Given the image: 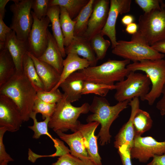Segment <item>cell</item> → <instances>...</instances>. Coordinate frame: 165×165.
<instances>
[{"label": "cell", "instance_id": "6da1fadb", "mask_svg": "<svg viewBox=\"0 0 165 165\" xmlns=\"http://www.w3.org/2000/svg\"><path fill=\"white\" fill-rule=\"evenodd\" d=\"M128 59L117 60L109 59L102 64L94 67L89 66L78 70L66 79L114 85V82L124 80L130 71L127 68L130 64Z\"/></svg>", "mask_w": 165, "mask_h": 165}, {"label": "cell", "instance_id": "7a4b0ae2", "mask_svg": "<svg viewBox=\"0 0 165 165\" xmlns=\"http://www.w3.org/2000/svg\"><path fill=\"white\" fill-rule=\"evenodd\" d=\"M37 90L23 72L16 73L8 82L0 86V94L11 99L19 108L24 121L30 118Z\"/></svg>", "mask_w": 165, "mask_h": 165}, {"label": "cell", "instance_id": "3957f363", "mask_svg": "<svg viewBox=\"0 0 165 165\" xmlns=\"http://www.w3.org/2000/svg\"><path fill=\"white\" fill-rule=\"evenodd\" d=\"M130 101L127 100L119 102L111 106L104 97H94L89 108V111L93 113L88 116L86 120L88 123L97 122L101 125L97 136L99 138L101 145L110 142L111 137L109 133L110 127L119 113L127 107Z\"/></svg>", "mask_w": 165, "mask_h": 165}, {"label": "cell", "instance_id": "277c9868", "mask_svg": "<svg viewBox=\"0 0 165 165\" xmlns=\"http://www.w3.org/2000/svg\"><path fill=\"white\" fill-rule=\"evenodd\" d=\"M90 105L85 103L81 106L76 107L67 101L64 96L56 104L53 114L50 118L48 127L55 132H66L69 130L75 132L81 123L77 119L81 114L88 113Z\"/></svg>", "mask_w": 165, "mask_h": 165}, {"label": "cell", "instance_id": "5b68a950", "mask_svg": "<svg viewBox=\"0 0 165 165\" xmlns=\"http://www.w3.org/2000/svg\"><path fill=\"white\" fill-rule=\"evenodd\" d=\"M112 53L133 62L145 60L163 59L165 55L149 46L140 33L132 35L129 41L118 40Z\"/></svg>", "mask_w": 165, "mask_h": 165}, {"label": "cell", "instance_id": "8992f818", "mask_svg": "<svg viewBox=\"0 0 165 165\" xmlns=\"http://www.w3.org/2000/svg\"><path fill=\"white\" fill-rule=\"evenodd\" d=\"M127 68L130 72L141 71L148 75L152 87L145 101H147L149 105H152L161 94L165 83V60H143L130 64Z\"/></svg>", "mask_w": 165, "mask_h": 165}, {"label": "cell", "instance_id": "52a82bcc", "mask_svg": "<svg viewBox=\"0 0 165 165\" xmlns=\"http://www.w3.org/2000/svg\"><path fill=\"white\" fill-rule=\"evenodd\" d=\"M151 82L146 74L131 71L126 79L115 85L116 92L114 97L118 102L129 101L135 97H140L142 101L150 90Z\"/></svg>", "mask_w": 165, "mask_h": 165}, {"label": "cell", "instance_id": "ba28073f", "mask_svg": "<svg viewBox=\"0 0 165 165\" xmlns=\"http://www.w3.org/2000/svg\"><path fill=\"white\" fill-rule=\"evenodd\" d=\"M163 4L162 2L161 9L144 13L139 18L138 31L151 46L165 40V10Z\"/></svg>", "mask_w": 165, "mask_h": 165}, {"label": "cell", "instance_id": "9c48e42d", "mask_svg": "<svg viewBox=\"0 0 165 165\" xmlns=\"http://www.w3.org/2000/svg\"><path fill=\"white\" fill-rule=\"evenodd\" d=\"M13 1L14 3L10 6L13 14L10 28L18 39L27 42L33 23L31 11L32 0Z\"/></svg>", "mask_w": 165, "mask_h": 165}, {"label": "cell", "instance_id": "30bf717a", "mask_svg": "<svg viewBox=\"0 0 165 165\" xmlns=\"http://www.w3.org/2000/svg\"><path fill=\"white\" fill-rule=\"evenodd\" d=\"M33 23L27 40L28 52L38 58L44 53L47 46L48 27L50 22L47 16L41 20L31 11Z\"/></svg>", "mask_w": 165, "mask_h": 165}, {"label": "cell", "instance_id": "8fae6325", "mask_svg": "<svg viewBox=\"0 0 165 165\" xmlns=\"http://www.w3.org/2000/svg\"><path fill=\"white\" fill-rule=\"evenodd\" d=\"M130 153L131 159L146 163L155 155L165 154V140L160 142L151 136H135Z\"/></svg>", "mask_w": 165, "mask_h": 165}, {"label": "cell", "instance_id": "7c38bea8", "mask_svg": "<svg viewBox=\"0 0 165 165\" xmlns=\"http://www.w3.org/2000/svg\"><path fill=\"white\" fill-rule=\"evenodd\" d=\"M24 122L17 105L8 97L0 94V127L11 132L18 130Z\"/></svg>", "mask_w": 165, "mask_h": 165}, {"label": "cell", "instance_id": "4fadbf2b", "mask_svg": "<svg viewBox=\"0 0 165 165\" xmlns=\"http://www.w3.org/2000/svg\"><path fill=\"white\" fill-rule=\"evenodd\" d=\"M108 15L106 24L101 33L109 38L112 48L115 47L117 42L116 29V23L119 14L130 11L132 3L131 0H110Z\"/></svg>", "mask_w": 165, "mask_h": 165}, {"label": "cell", "instance_id": "5bb4252c", "mask_svg": "<svg viewBox=\"0 0 165 165\" xmlns=\"http://www.w3.org/2000/svg\"><path fill=\"white\" fill-rule=\"evenodd\" d=\"M108 0H95L86 31L82 36L89 41L101 33L106 24L110 7Z\"/></svg>", "mask_w": 165, "mask_h": 165}, {"label": "cell", "instance_id": "9a60e30c", "mask_svg": "<svg viewBox=\"0 0 165 165\" xmlns=\"http://www.w3.org/2000/svg\"><path fill=\"white\" fill-rule=\"evenodd\" d=\"M129 105L131 108L130 117L115 137L114 146L117 149L122 145H125L130 149L133 145L134 138L133 119L136 112L139 108V98H133L130 101Z\"/></svg>", "mask_w": 165, "mask_h": 165}, {"label": "cell", "instance_id": "2e32d148", "mask_svg": "<svg viewBox=\"0 0 165 165\" xmlns=\"http://www.w3.org/2000/svg\"><path fill=\"white\" fill-rule=\"evenodd\" d=\"M27 53L32 59L35 69L42 82L45 91H50L59 83L61 74L53 67L27 51Z\"/></svg>", "mask_w": 165, "mask_h": 165}, {"label": "cell", "instance_id": "e0dca14e", "mask_svg": "<svg viewBox=\"0 0 165 165\" xmlns=\"http://www.w3.org/2000/svg\"><path fill=\"white\" fill-rule=\"evenodd\" d=\"M5 49L8 50L13 59L16 72L22 73L23 59L28 51L27 42L18 39L15 32L12 30L7 35L5 43Z\"/></svg>", "mask_w": 165, "mask_h": 165}, {"label": "cell", "instance_id": "ac0fdd59", "mask_svg": "<svg viewBox=\"0 0 165 165\" xmlns=\"http://www.w3.org/2000/svg\"><path fill=\"white\" fill-rule=\"evenodd\" d=\"M99 124L96 121L86 124L80 123L78 128V130L81 133L84 139L88 154L96 165H102L101 159L98 151L97 137L94 135L96 129Z\"/></svg>", "mask_w": 165, "mask_h": 165}, {"label": "cell", "instance_id": "d6986e66", "mask_svg": "<svg viewBox=\"0 0 165 165\" xmlns=\"http://www.w3.org/2000/svg\"><path fill=\"white\" fill-rule=\"evenodd\" d=\"M56 133L69 146L70 153L72 155L82 160H91L86 149L84 139L79 131L77 130L71 134H65L59 131Z\"/></svg>", "mask_w": 165, "mask_h": 165}, {"label": "cell", "instance_id": "ffe728a7", "mask_svg": "<svg viewBox=\"0 0 165 165\" xmlns=\"http://www.w3.org/2000/svg\"><path fill=\"white\" fill-rule=\"evenodd\" d=\"M48 35L46 48L38 58L52 66L61 74L63 68V57L55 39L48 29Z\"/></svg>", "mask_w": 165, "mask_h": 165}, {"label": "cell", "instance_id": "44dd1931", "mask_svg": "<svg viewBox=\"0 0 165 165\" xmlns=\"http://www.w3.org/2000/svg\"><path fill=\"white\" fill-rule=\"evenodd\" d=\"M66 55L73 53L82 57L89 62L90 66H96L98 61L90 42L83 36H74L70 45L65 48Z\"/></svg>", "mask_w": 165, "mask_h": 165}, {"label": "cell", "instance_id": "7402d4cb", "mask_svg": "<svg viewBox=\"0 0 165 165\" xmlns=\"http://www.w3.org/2000/svg\"><path fill=\"white\" fill-rule=\"evenodd\" d=\"M67 55L63 60V68L60 81L56 86L50 91L58 88L60 84L74 72L90 66L89 63L86 59L80 57L77 54L70 53Z\"/></svg>", "mask_w": 165, "mask_h": 165}, {"label": "cell", "instance_id": "603a6c76", "mask_svg": "<svg viewBox=\"0 0 165 165\" xmlns=\"http://www.w3.org/2000/svg\"><path fill=\"white\" fill-rule=\"evenodd\" d=\"M60 8L58 6H50L47 16L51 23L53 35L61 51L63 58L66 54L64 45V37L62 32L60 21Z\"/></svg>", "mask_w": 165, "mask_h": 165}, {"label": "cell", "instance_id": "cb8c5ba5", "mask_svg": "<svg viewBox=\"0 0 165 165\" xmlns=\"http://www.w3.org/2000/svg\"><path fill=\"white\" fill-rule=\"evenodd\" d=\"M16 69L13 59L6 49L0 50V86L11 79Z\"/></svg>", "mask_w": 165, "mask_h": 165}, {"label": "cell", "instance_id": "d4e9b609", "mask_svg": "<svg viewBox=\"0 0 165 165\" xmlns=\"http://www.w3.org/2000/svg\"><path fill=\"white\" fill-rule=\"evenodd\" d=\"M60 7V21L64 37V45L66 47L70 45L74 37L76 22L71 18L65 8Z\"/></svg>", "mask_w": 165, "mask_h": 165}, {"label": "cell", "instance_id": "484cf974", "mask_svg": "<svg viewBox=\"0 0 165 165\" xmlns=\"http://www.w3.org/2000/svg\"><path fill=\"white\" fill-rule=\"evenodd\" d=\"M83 83V81L82 80H71L66 79L60 84L59 87L64 92L66 100L71 103L81 98Z\"/></svg>", "mask_w": 165, "mask_h": 165}, {"label": "cell", "instance_id": "4316f807", "mask_svg": "<svg viewBox=\"0 0 165 165\" xmlns=\"http://www.w3.org/2000/svg\"><path fill=\"white\" fill-rule=\"evenodd\" d=\"M95 0H90L78 16L73 20L75 21L74 36H82L86 31L89 21L92 13Z\"/></svg>", "mask_w": 165, "mask_h": 165}, {"label": "cell", "instance_id": "83f0119b", "mask_svg": "<svg viewBox=\"0 0 165 165\" xmlns=\"http://www.w3.org/2000/svg\"><path fill=\"white\" fill-rule=\"evenodd\" d=\"M23 72L32 84L37 91H45L44 85L38 74L33 62L27 53L23 60Z\"/></svg>", "mask_w": 165, "mask_h": 165}, {"label": "cell", "instance_id": "f1b7e54d", "mask_svg": "<svg viewBox=\"0 0 165 165\" xmlns=\"http://www.w3.org/2000/svg\"><path fill=\"white\" fill-rule=\"evenodd\" d=\"M153 121L147 112L138 109L133 119L134 137L141 136L149 130L152 126Z\"/></svg>", "mask_w": 165, "mask_h": 165}, {"label": "cell", "instance_id": "f546056e", "mask_svg": "<svg viewBox=\"0 0 165 165\" xmlns=\"http://www.w3.org/2000/svg\"><path fill=\"white\" fill-rule=\"evenodd\" d=\"M90 0H50V7L58 6L64 7L68 13L71 18H75Z\"/></svg>", "mask_w": 165, "mask_h": 165}, {"label": "cell", "instance_id": "4dcf8cb0", "mask_svg": "<svg viewBox=\"0 0 165 165\" xmlns=\"http://www.w3.org/2000/svg\"><path fill=\"white\" fill-rule=\"evenodd\" d=\"M36 114L33 112L31 113L30 118L33 120V125L28 127L29 129L34 132L33 138L37 139H39L42 135H46L51 138L54 144V147H56L58 144L59 139L53 138L48 131V124L50 118H47L43 121L38 122L36 118Z\"/></svg>", "mask_w": 165, "mask_h": 165}, {"label": "cell", "instance_id": "1f68e13d", "mask_svg": "<svg viewBox=\"0 0 165 165\" xmlns=\"http://www.w3.org/2000/svg\"><path fill=\"white\" fill-rule=\"evenodd\" d=\"M90 42L97 60L103 59L111 45V42L104 39L101 33L93 37Z\"/></svg>", "mask_w": 165, "mask_h": 165}, {"label": "cell", "instance_id": "d6a6232c", "mask_svg": "<svg viewBox=\"0 0 165 165\" xmlns=\"http://www.w3.org/2000/svg\"><path fill=\"white\" fill-rule=\"evenodd\" d=\"M115 85H107L83 81L82 95L93 94L100 97H104L110 90H115Z\"/></svg>", "mask_w": 165, "mask_h": 165}, {"label": "cell", "instance_id": "836d02e7", "mask_svg": "<svg viewBox=\"0 0 165 165\" xmlns=\"http://www.w3.org/2000/svg\"><path fill=\"white\" fill-rule=\"evenodd\" d=\"M56 107V104H52L45 102L38 98L36 99L32 111L36 114L40 113L42 118H50L53 114Z\"/></svg>", "mask_w": 165, "mask_h": 165}, {"label": "cell", "instance_id": "e575fe53", "mask_svg": "<svg viewBox=\"0 0 165 165\" xmlns=\"http://www.w3.org/2000/svg\"><path fill=\"white\" fill-rule=\"evenodd\" d=\"M51 165H96L91 159L82 160L68 153L60 156Z\"/></svg>", "mask_w": 165, "mask_h": 165}, {"label": "cell", "instance_id": "d590c367", "mask_svg": "<svg viewBox=\"0 0 165 165\" xmlns=\"http://www.w3.org/2000/svg\"><path fill=\"white\" fill-rule=\"evenodd\" d=\"M64 96L63 93L58 88L52 91H38L37 94L38 98L52 104H57L63 98Z\"/></svg>", "mask_w": 165, "mask_h": 165}, {"label": "cell", "instance_id": "8d00e7d4", "mask_svg": "<svg viewBox=\"0 0 165 165\" xmlns=\"http://www.w3.org/2000/svg\"><path fill=\"white\" fill-rule=\"evenodd\" d=\"M50 0H32L31 9L36 17L39 20L47 16L50 7Z\"/></svg>", "mask_w": 165, "mask_h": 165}, {"label": "cell", "instance_id": "74e56055", "mask_svg": "<svg viewBox=\"0 0 165 165\" xmlns=\"http://www.w3.org/2000/svg\"><path fill=\"white\" fill-rule=\"evenodd\" d=\"M135 2L146 13L156 9H160L162 1L159 0H135Z\"/></svg>", "mask_w": 165, "mask_h": 165}, {"label": "cell", "instance_id": "f35d334b", "mask_svg": "<svg viewBox=\"0 0 165 165\" xmlns=\"http://www.w3.org/2000/svg\"><path fill=\"white\" fill-rule=\"evenodd\" d=\"M6 131V127H0V165H8L9 162L14 161L6 151L3 142L4 135Z\"/></svg>", "mask_w": 165, "mask_h": 165}, {"label": "cell", "instance_id": "ab89813d", "mask_svg": "<svg viewBox=\"0 0 165 165\" xmlns=\"http://www.w3.org/2000/svg\"><path fill=\"white\" fill-rule=\"evenodd\" d=\"M123 165H132L130 153V149L126 145H123L118 149Z\"/></svg>", "mask_w": 165, "mask_h": 165}, {"label": "cell", "instance_id": "60d3db41", "mask_svg": "<svg viewBox=\"0 0 165 165\" xmlns=\"http://www.w3.org/2000/svg\"><path fill=\"white\" fill-rule=\"evenodd\" d=\"M2 17L0 16V42L5 43L7 35L12 30L6 25Z\"/></svg>", "mask_w": 165, "mask_h": 165}, {"label": "cell", "instance_id": "b9f144b4", "mask_svg": "<svg viewBox=\"0 0 165 165\" xmlns=\"http://www.w3.org/2000/svg\"><path fill=\"white\" fill-rule=\"evenodd\" d=\"M161 94L163 96L156 103V107L160 111L161 115H165V83L163 86Z\"/></svg>", "mask_w": 165, "mask_h": 165}, {"label": "cell", "instance_id": "7bdbcfd3", "mask_svg": "<svg viewBox=\"0 0 165 165\" xmlns=\"http://www.w3.org/2000/svg\"><path fill=\"white\" fill-rule=\"evenodd\" d=\"M151 162L146 165H165V154L161 155H155Z\"/></svg>", "mask_w": 165, "mask_h": 165}, {"label": "cell", "instance_id": "ee69618b", "mask_svg": "<svg viewBox=\"0 0 165 165\" xmlns=\"http://www.w3.org/2000/svg\"><path fill=\"white\" fill-rule=\"evenodd\" d=\"M138 25L135 23H132L126 26L125 31L130 34L133 35L138 31Z\"/></svg>", "mask_w": 165, "mask_h": 165}, {"label": "cell", "instance_id": "f6af8a7d", "mask_svg": "<svg viewBox=\"0 0 165 165\" xmlns=\"http://www.w3.org/2000/svg\"><path fill=\"white\" fill-rule=\"evenodd\" d=\"M151 46L158 52L165 54V40L156 43Z\"/></svg>", "mask_w": 165, "mask_h": 165}, {"label": "cell", "instance_id": "bcb514c9", "mask_svg": "<svg viewBox=\"0 0 165 165\" xmlns=\"http://www.w3.org/2000/svg\"><path fill=\"white\" fill-rule=\"evenodd\" d=\"M134 20V16L130 15H126L121 19V22L123 24L126 26L133 23Z\"/></svg>", "mask_w": 165, "mask_h": 165}, {"label": "cell", "instance_id": "7dc6e473", "mask_svg": "<svg viewBox=\"0 0 165 165\" xmlns=\"http://www.w3.org/2000/svg\"><path fill=\"white\" fill-rule=\"evenodd\" d=\"M9 0H0V16L3 18L4 17L5 13V7Z\"/></svg>", "mask_w": 165, "mask_h": 165}, {"label": "cell", "instance_id": "c3c4849f", "mask_svg": "<svg viewBox=\"0 0 165 165\" xmlns=\"http://www.w3.org/2000/svg\"><path fill=\"white\" fill-rule=\"evenodd\" d=\"M163 9L165 10V4H164V3H163Z\"/></svg>", "mask_w": 165, "mask_h": 165}]
</instances>
